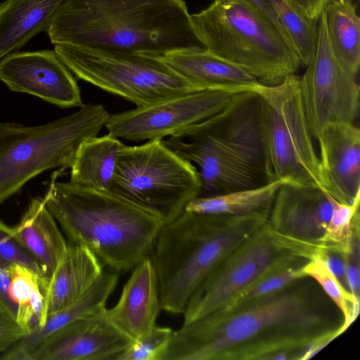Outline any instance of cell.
Segmentation results:
<instances>
[{
  "label": "cell",
  "mask_w": 360,
  "mask_h": 360,
  "mask_svg": "<svg viewBox=\"0 0 360 360\" xmlns=\"http://www.w3.org/2000/svg\"><path fill=\"white\" fill-rule=\"evenodd\" d=\"M343 316L311 278L173 331L159 360H307L342 331Z\"/></svg>",
  "instance_id": "1"
},
{
  "label": "cell",
  "mask_w": 360,
  "mask_h": 360,
  "mask_svg": "<svg viewBox=\"0 0 360 360\" xmlns=\"http://www.w3.org/2000/svg\"><path fill=\"white\" fill-rule=\"evenodd\" d=\"M284 1L305 18L316 22L330 0Z\"/></svg>",
  "instance_id": "38"
},
{
  "label": "cell",
  "mask_w": 360,
  "mask_h": 360,
  "mask_svg": "<svg viewBox=\"0 0 360 360\" xmlns=\"http://www.w3.org/2000/svg\"><path fill=\"white\" fill-rule=\"evenodd\" d=\"M109 116L103 105L84 104L41 125L0 121V204L38 174L70 167L82 143L97 136Z\"/></svg>",
  "instance_id": "7"
},
{
  "label": "cell",
  "mask_w": 360,
  "mask_h": 360,
  "mask_svg": "<svg viewBox=\"0 0 360 360\" xmlns=\"http://www.w3.org/2000/svg\"><path fill=\"white\" fill-rule=\"evenodd\" d=\"M278 18L304 68L316 42L317 21L309 20L295 11L284 0H270Z\"/></svg>",
  "instance_id": "27"
},
{
  "label": "cell",
  "mask_w": 360,
  "mask_h": 360,
  "mask_svg": "<svg viewBox=\"0 0 360 360\" xmlns=\"http://www.w3.org/2000/svg\"><path fill=\"white\" fill-rule=\"evenodd\" d=\"M162 142L197 168L199 196L257 188L276 180L259 98L252 89L236 93L218 114Z\"/></svg>",
  "instance_id": "3"
},
{
  "label": "cell",
  "mask_w": 360,
  "mask_h": 360,
  "mask_svg": "<svg viewBox=\"0 0 360 360\" xmlns=\"http://www.w3.org/2000/svg\"><path fill=\"white\" fill-rule=\"evenodd\" d=\"M236 93L201 90L173 96L158 103L110 114L108 133L139 142L163 140L218 114Z\"/></svg>",
  "instance_id": "13"
},
{
  "label": "cell",
  "mask_w": 360,
  "mask_h": 360,
  "mask_svg": "<svg viewBox=\"0 0 360 360\" xmlns=\"http://www.w3.org/2000/svg\"><path fill=\"white\" fill-rule=\"evenodd\" d=\"M172 333L170 328L156 325L148 334L133 341L117 360H159L170 341Z\"/></svg>",
  "instance_id": "32"
},
{
  "label": "cell",
  "mask_w": 360,
  "mask_h": 360,
  "mask_svg": "<svg viewBox=\"0 0 360 360\" xmlns=\"http://www.w3.org/2000/svg\"><path fill=\"white\" fill-rule=\"evenodd\" d=\"M26 335L15 319L0 307V354L8 350Z\"/></svg>",
  "instance_id": "36"
},
{
  "label": "cell",
  "mask_w": 360,
  "mask_h": 360,
  "mask_svg": "<svg viewBox=\"0 0 360 360\" xmlns=\"http://www.w3.org/2000/svg\"><path fill=\"white\" fill-rule=\"evenodd\" d=\"M304 68V73L299 76L300 90L314 139L329 123H354L359 108V86L356 76L344 68L333 51L323 11L317 21L314 51Z\"/></svg>",
  "instance_id": "12"
},
{
  "label": "cell",
  "mask_w": 360,
  "mask_h": 360,
  "mask_svg": "<svg viewBox=\"0 0 360 360\" xmlns=\"http://www.w3.org/2000/svg\"><path fill=\"white\" fill-rule=\"evenodd\" d=\"M45 204L68 242L85 246L104 267L131 271L150 258L165 222L157 215L111 193L53 181Z\"/></svg>",
  "instance_id": "4"
},
{
  "label": "cell",
  "mask_w": 360,
  "mask_h": 360,
  "mask_svg": "<svg viewBox=\"0 0 360 360\" xmlns=\"http://www.w3.org/2000/svg\"><path fill=\"white\" fill-rule=\"evenodd\" d=\"M319 247L277 233L267 221L196 290L183 314V323L223 309L245 288L276 268L312 259Z\"/></svg>",
  "instance_id": "10"
},
{
  "label": "cell",
  "mask_w": 360,
  "mask_h": 360,
  "mask_svg": "<svg viewBox=\"0 0 360 360\" xmlns=\"http://www.w3.org/2000/svg\"><path fill=\"white\" fill-rule=\"evenodd\" d=\"M203 46L238 66L260 84L274 85L302 68L290 42L245 0H214L191 14Z\"/></svg>",
  "instance_id": "6"
},
{
  "label": "cell",
  "mask_w": 360,
  "mask_h": 360,
  "mask_svg": "<svg viewBox=\"0 0 360 360\" xmlns=\"http://www.w3.org/2000/svg\"><path fill=\"white\" fill-rule=\"evenodd\" d=\"M334 200L321 187L284 183L276 193L268 223L283 236L320 245Z\"/></svg>",
  "instance_id": "16"
},
{
  "label": "cell",
  "mask_w": 360,
  "mask_h": 360,
  "mask_svg": "<svg viewBox=\"0 0 360 360\" xmlns=\"http://www.w3.org/2000/svg\"><path fill=\"white\" fill-rule=\"evenodd\" d=\"M316 141L325 191L340 202H354L360 198L359 128L351 122L329 123Z\"/></svg>",
  "instance_id": "17"
},
{
  "label": "cell",
  "mask_w": 360,
  "mask_h": 360,
  "mask_svg": "<svg viewBox=\"0 0 360 360\" xmlns=\"http://www.w3.org/2000/svg\"><path fill=\"white\" fill-rule=\"evenodd\" d=\"M46 33L53 44H72L162 58L205 49L184 0H63Z\"/></svg>",
  "instance_id": "2"
},
{
  "label": "cell",
  "mask_w": 360,
  "mask_h": 360,
  "mask_svg": "<svg viewBox=\"0 0 360 360\" xmlns=\"http://www.w3.org/2000/svg\"><path fill=\"white\" fill-rule=\"evenodd\" d=\"M268 217L264 213L231 216L184 211L165 223L150 256L162 309L183 314L196 290Z\"/></svg>",
  "instance_id": "5"
},
{
  "label": "cell",
  "mask_w": 360,
  "mask_h": 360,
  "mask_svg": "<svg viewBox=\"0 0 360 360\" xmlns=\"http://www.w3.org/2000/svg\"><path fill=\"white\" fill-rule=\"evenodd\" d=\"M13 265V264L0 259V307L15 319L18 306L13 301L9 293Z\"/></svg>",
  "instance_id": "37"
},
{
  "label": "cell",
  "mask_w": 360,
  "mask_h": 360,
  "mask_svg": "<svg viewBox=\"0 0 360 360\" xmlns=\"http://www.w3.org/2000/svg\"><path fill=\"white\" fill-rule=\"evenodd\" d=\"M54 51L77 78L119 96L136 107L201 91L161 58L65 44L54 45Z\"/></svg>",
  "instance_id": "9"
},
{
  "label": "cell",
  "mask_w": 360,
  "mask_h": 360,
  "mask_svg": "<svg viewBox=\"0 0 360 360\" xmlns=\"http://www.w3.org/2000/svg\"><path fill=\"white\" fill-rule=\"evenodd\" d=\"M13 233L49 279L63 256L65 240L44 198H32Z\"/></svg>",
  "instance_id": "22"
},
{
  "label": "cell",
  "mask_w": 360,
  "mask_h": 360,
  "mask_svg": "<svg viewBox=\"0 0 360 360\" xmlns=\"http://www.w3.org/2000/svg\"><path fill=\"white\" fill-rule=\"evenodd\" d=\"M123 144L110 133L85 140L70 167V182L83 188L110 193L118 153Z\"/></svg>",
  "instance_id": "24"
},
{
  "label": "cell",
  "mask_w": 360,
  "mask_h": 360,
  "mask_svg": "<svg viewBox=\"0 0 360 360\" xmlns=\"http://www.w3.org/2000/svg\"><path fill=\"white\" fill-rule=\"evenodd\" d=\"M303 274L314 280L341 312L344 332L356 319L359 300L345 289L338 280L319 261L311 259L302 268Z\"/></svg>",
  "instance_id": "28"
},
{
  "label": "cell",
  "mask_w": 360,
  "mask_h": 360,
  "mask_svg": "<svg viewBox=\"0 0 360 360\" xmlns=\"http://www.w3.org/2000/svg\"><path fill=\"white\" fill-rule=\"evenodd\" d=\"M162 310L158 275L150 258L140 262L117 304L105 310L110 321L132 341L148 334Z\"/></svg>",
  "instance_id": "18"
},
{
  "label": "cell",
  "mask_w": 360,
  "mask_h": 360,
  "mask_svg": "<svg viewBox=\"0 0 360 360\" xmlns=\"http://www.w3.org/2000/svg\"><path fill=\"white\" fill-rule=\"evenodd\" d=\"M323 12L335 56L356 76L360 66V18L356 6L351 0H330Z\"/></svg>",
  "instance_id": "26"
},
{
  "label": "cell",
  "mask_w": 360,
  "mask_h": 360,
  "mask_svg": "<svg viewBox=\"0 0 360 360\" xmlns=\"http://www.w3.org/2000/svg\"><path fill=\"white\" fill-rule=\"evenodd\" d=\"M63 0H4L0 4V60L47 31Z\"/></svg>",
  "instance_id": "23"
},
{
  "label": "cell",
  "mask_w": 360,
  "mask_h": 360,
  "mask_svg": "<svg viewBox=\"0 0 360 360\" xmlns=\"http://www.w3.org/2000/svg\"><path fill=\"white\" fill-rule=\"evenodd\" d=\"M270 21L280 32L290 42L285 32L270 0H245ZM294 48V47H293Z\"/></svg>",
  "instance_id": "39"
},
{
  "label": "cell",
  "mask_w": 360,
  "mask_h": 360,
  "mask_svg": "<svg viewBox=\"0 0 360 360\" xmlns=\"http://www.w3.org/2000/svg\"><path fill=\"white\" fill-rule=\"evenodd\" d=\"M252 90L259 98L270 165L276 179L324 189L319 155L302 105L299 76H289L274 85L258 83Z\"/></svg>",
  "instance_id": "11"
},
{
  "label": "cell",
  "mask_w": 360,
  "mask_h": 360,
  "mask_svg": "<svg viewBox=\"0 0 360 360\" xmlns=\"http://www.w3.org/2000/svg\"><path fill=\"white\" fill-rule=\"evenodd\" d=\"M359 224H354L352 229L351 248L346 256V278L348 289L358 300H359Z\"/></svg>",
  "instance_id": "34"
},
{
  "label": "cell",
  "mask_w": 360,
  "mask_h": 360,
  "mask_svg": "<svg viewBox=\"0 0 360 360\" xmlns=\"http://www.w3.org/2000/svg\"><path fill=\"white\" fill-rule=\"evenodd\" d=\"M103 269L102 263L87 248L68 242L44 291L47 314L76 302L93 285Z\"/></svg>",
  "instance_id": "20"
},
{
  "label": "cell",
  "mask_w": 360,
  "mask_h": 360,
  "mask_svg": "<svg viewBox=\"0 0 360 360\" xmlns=\"http://www.w3.org/2000/svg\"><path fill=\"white\" fill-rule=\"evenodd\" d=\"M286 182L288 181L285 180L276 179L257 188L214 195L198 196L186 205L184 211L231 216L255 213L269 214L278 188Z\"/></svg>",
  "instance_id": "25"
},
{
  "label": "cell",
  "mask_w": 360,
  "mask_h": 360,
  "mask_svg": "<svg viewBox=\"0 0 360 360\" xmlns=\"http://www.w3.org/2000/svg\"><path fill=\"white\" fill-rule=\"evenodd\" d=\"M308 261L309 260H301L267 272L219 311L233 309L254 300L275 292L305 276L302 268Z\"/></svg>",
  "instance_id": "29"
},
{
  "label": "cell",
  "mask_w": 360,
  "mask_h": 360,
  "mask_svg": "<svg viewBox=\"0 0 360 360\" xmlns=\"http://www.w3.org/2000/svg\"><path fill=\"white\" fill-rule=\"evenodd\" d=\"M197 168L167 147L162 140L120 148L110 193L161 218H176L200 195Z\"/></svg>",
  "instance_id": "8"
},
{
  "label": "cell",
  "mask_w": 360,
  "mask_h": 360,
  "mask_svg": "<svg viewBox=\"0 0 360 360\" xmlns=\"http://www.w3.org/2000/svg\"><path fill=\"white\" fill-rule=\"evenodd\" d=\"M0 259L13 264L27 267L41 279H48L32 256L20 243L13 233V227L0 219Z\"/></svg>",
  "instance_id": "33"
},
{
  "label": "cell",
  "mask_w": 360,
  "mask_h": 360,
  "mask_svg": "<svg viewBox=\"0 0 360 360\" xmlns=\"http://www.w3.org/2000/svg\"><path fill=\"white\" fill-rule=\"evenodd\" d=\"M105 310L56 330L29 354L28 360H117L133 341L110 321Z\"/></svg>",
  "instance_id": "15"
},
{
  "label": "cell",
  "mask_w": 360,
  "mask_h": 360,
  "mask_svg": "<svg viewBox=\"0 0 360 360\" xmlns=\"http://www.w3.org/2000/svg\"><path fill=\"white\" fill-rule=\"evenodd\" d=\"M360 198L352 204L334 200L333 210L320 240V245L345 255L351 248L352 226L355 215L359 212Z\"/></svg>",
  "instance_id": "30"
},
{
  "label": "cell",
  "mask_w": 360,
  "mask_h": 360,
  "mask_svg": "<svg viewBox=\"0 0 360 360\" xmlns=\"http://www.w3.org/2000/svg\"><path fill=\"white\" fill-rule=\"evenodd\" d=\"M0 80L12 91L35 96L60 108L84 105L72 72L51 50L15 51L0 60Z\"/></svg>",
  "instance_id": "14"
},
{
  "label": "cell",
  "mask_w": 360,
  "mask_h": 360,
  "mask_svg": "<svg viewBox=\"0 0 360 360\" xmlns=\"http://www.w3.org/2000/svg\"><path fill=\"white\" fill-rule=\"evenodd\" d=\"M161 58L198 90L238 93L259 83L243 69L204 48L176 51Z\"/></svg>",
  "instance_id": "19"
},
{
  "label": "cell",
  "mask_w": 360,
  "mask_h": 360,
  "mask_svg": "<svg viewBox=\"0 0 360 360\" xmlns=\"http://www.w3.org/2000/svg\"><path fill=\"white\" fill-rule=\"evenodd\" d=\"M41 280L43 279L27 267L20 264L13 265L9 293L18 306L15 320L25 330L26 335L37 326L30 304V297L32 289Z\"/></svg>",
  "instance_id": "31"
},
{
  "label": "cell",
  "mask_w": 360,
  "mask_h": 360,
  "mask_svg": "<svg viewBox=\"0 0 360 360\" xmlns=\"http://www.w3.org/2000/svg\"><path fill=\"white\" fill-rule=\"evenodd\" d=\"M120 272L105 267L93 285L76 302L48 315L41 328H34L0 356L2 360H28L29 354L48 336L71 322L105 308Z\"/></svg>",
  "instance_id": "21"
},
{
  "label": "cell",
  "mask_w": 360,
  "mask_h": 360,
  "mask_svg": "<svg viewBox=\"0 0 360 360\" xmlns=\"http://www.w3.org/2000/svg\"><path fill=\"white\" fill-rule=\"evenodd\" d=\"M320 262L348 291L346 278V255L320 245L312 258Z\"/></svg>",
  "instance_id": "35"
}]
</instances>
